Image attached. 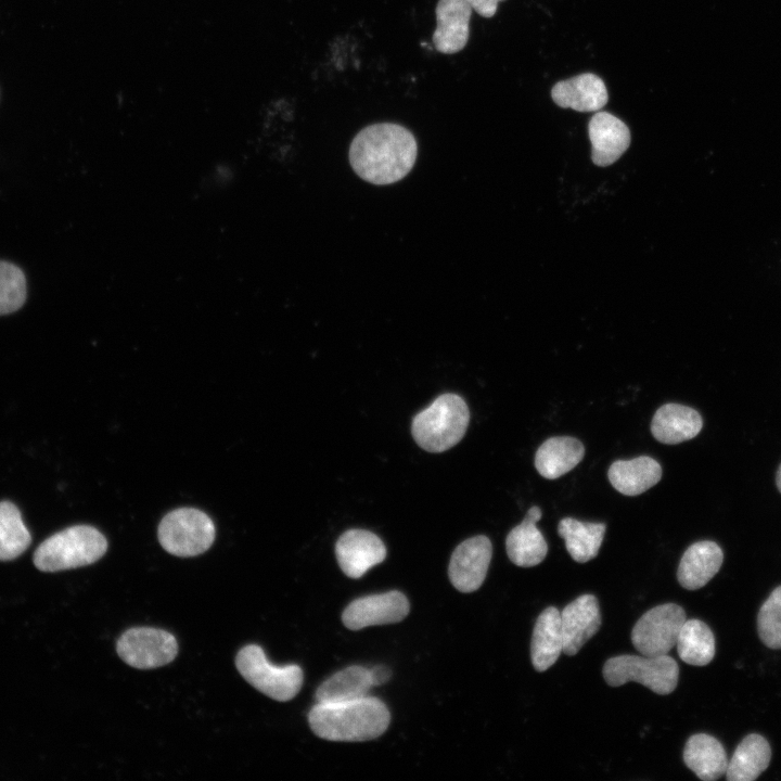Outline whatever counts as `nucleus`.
Segmentation results:
<instances>
[{
    "mask_svg": "<svg viewBox=\"0 0 781 781\" xmlns=\"http://www.w3.org/2000/svg\"><path fill=\"white\" fill-rule=\"evenodd\" d=\"M601 626L598 599L582 594L568 603L561 612L563 653L575 655L592 638Z\"/></svg>",
    "mask_w": 781,
    "mask_h": 781,
    "instance_id": "ddd939ff",
    "label": "nucleus"
},
{
    "mask_svg": "<svg viewBox=\"0 0 781 781\" xmlns=\"http://www.w3.org/2000/svg\"><path fill=\"white\" fill-rule=\"evenodd\" d=\"M369 670L373 687L387 682L392 676L390 669L383 665L374 666Z\"/></svg>",
    "mask_w": 781,
    "mask_h": 781,
    "instance_id": "2f4dec72",
    "label": "nucleus"
},
{
    "mask_svg": "<svg viewBox=\"0 0 781 781\" xmlns=\"http://www.w3.org/2000/svg\"><path fill=\"white\" fill-rule=\"evenodd\" d=\"M760 640L770 649H781V586L761 605L757 616Z\"/></svg>",
    "mask_w": 781,
    "mask_h": 781,
    "instance_id": "c756f323",
    "label": "nucleus"
},
{
    "mask_svg": "<svg viewBox=\"0 0 781 781\" xmlns=\"http://www.w3.org/2000/svg\"><path fill=\"white\" fill-rule=\"evenodd\" d=\"M30 542L31 536L20 510L12 502H0V561L20 556Z\"/></svg>",
    "mask_w": 781,
    "mask_h": 781,
    "instance_id": "cd10ccee",
    "label": "nucleus"
},
{
    "mask_svg": "<svg viewBox=\"0 0 781 781\" xmlns=\"http://www.w3.org/2000/svg\"><path fill=\"white\" fill-rule=\"evenodd\" d=\"M409 613L407 597L399 591L362 597L350 602L342 614L346 628L360 630L368 626L394 624Z\"/></svg>",
    "mask_w": 781,
    "mask_h": 781,
    "instance_id": "9d476101",
    "label": "nucleus"
},
{
    "mask_svg": "<svg viewBox=\"0 0 781 781\" xmlns=\"http://www.w3.org/2000/svg\"><path fill=\"white\" fill-rule=\"evenodd\" d=\"M702 426V417L695 409L669 402L654 413L651 432L660 443L676 445L694 438Z\"/></svg>",
    "mask_w": 781,
    "mask_h": 781,
    "instance_id": "a211bd4d",
    "label": "nucleus"
},
{
    "mask_svg": "<svg viewBox=\"0 0 781 781\" xmlns=\"http://www.w3.org/2000/svg\"><path fill=\"white\" fill-rule=\"evenodd\" d=\"M776 484L778 490L781 492V464L778 468L777 474H776Z\"/></svg>",
    "mask_w": 781,
    "mask_h": 781,
    "instance_id": "473e14b6",
    "label": "nucleus"
},
{
    "mask_svg": "<svg viewBox=\"0 0 781 781\" xmlns=\"http://www.w3.org/2000/svg\"><path fill=\"white\" fill-rule=\"evenodd\" d=\"M588 135L592 145V162L602 167L615 163L627 151L631 139L624 121L601 111L590 118Z\"/></svg>",
    "mask_w": 781,
    "mask_h": 781,
    "instance_id": "2eb2a0df",
    "label": "nucleus"
},
{
    "mask_svg": "<svg viewBox=\"0 0 781 781\" xmlns=\"http://www.w3.org/2000/svg\"><path fill=\"white\" fill-rule=\"evenodd\" d=\"M492 555L489 538L479 535L461 542L452 552L448 575L453 587L461 592L477 590L486 578Z\"/></svg>",
    "mask_w": 781,
    "mask_h": 781,
    "instance_id": "9b49d317",
    "label": "nucleus"
},
{
    "mask_svg": "<svg viewBox=\"0 0 781 781\" xmlns=\"http://www.w3.org/2000/svg\"><path fill=\"white\" fill-rule=\"evenodd\" d=\"M683 761L701 780L714 781L726 773L728 758L721 743L706 733L691 735L683 748Z\"/></svg>",
    "mask_w": 781,
    "mask_h": 781,
    "instance_id": "5701e85b",
    "label": "nucleus"
},
{
    "mask_svg": "<svg viewBox=\"0 0 781 781\" xmlns=\"http://www.w3.org/2000/svg\"><path fill=\"white\" fill-rule=\"evenodd\" d=\"M551 97L560 107L577 112H598L609 101L604 81L592 73L556 82L551 90Z\"/></svg>",
    "mask_w": 781,
    "mask_h": 781,
    "instance_id": "dca6fc26",
    "label": "nucleus"
},
{
    "mask_svg": "<svg viewBox=\"0 0 781 781\" xmlns=\"http://www.w3.org/2000/svg\"><path fill=\"white\" fill-rule=\"evenodd\" d=\"M541 515L542 512L539 507H532L523 522L513 527L507 536L505 550L508 556L517 566H536L547 555V542L536 526Z\"/></svg>",
    "mask_w": 781,
    "mask_h": 781,
    "instance_id": "f3484780",
    "label": "nucleus"
},
{
    "mask_svg": "<svg viewBox=\"0 0 781 781\" xmlns=\"http://www.w3.org/2000/svg\"><path fill=\"white\" fill-rule=\"evenodd\" d=\"M687 620L684 610L676 603H665L646 611L631 630V642L642 655L668 654Z\"/></svg>",
    "mask_w": 781,
    "mask_h": 781,
    "instance_id": "6e6552de",
    "label": "nucleus"
},
{
    "mask_svg": "<svg viewBox=\"0 0 781 781\" xmlns=\"http://www.w3.org/2000/svg\"><path fill=\"white\" fill-rule=\"evenodd\" d=\"M373 687L370 670L350 666L331 676L317 689L318 703L344 702L363 697Z\"/></svg>",
    "mask_w": 781,
    "mask_h": 781,
    "instance_id": "a878e982",
    "label": "nucleus"
},
{
    "mask_svg": "<svg viewBox=\"0 0 781 781\" xmlns=\"http://www.w3.org/2000/svg\"><path fill=\"white\" fill-rule=\"evenodd\" d=\"M106 538L89 525L65 528L47 538L34 553V564L42 572L86 566L104 555Z\"/></svg>",
    "mask_w": 781,
    "mask_h": 781,
    "instance_id": "7ed1b4c3",
    "label": "nucleus"
},
{
    "mask_svg": "<svg viewBox=\"0 0 781 781\" xmlns=\"http://www.w3.org/2000/svg\"><path fill=\"white\" fill-rule=\"evenodd\" d=\"M235 665L241 676L265 695L286 702L299 692L304 675L297 665L274 666L268 662L263 649L248 644L240 650Z\"/></svg>",
    "mask_w": 781,
    "mask_h": 781,
    "instance_id": "0eeeda50",
    "label": "nucleus"
},
{
    "mask_svg": "<svg viewBox=\"0 0 781 781\" xmlns=\"http://www.w3.org/2000/svg\"><path fill=\"white\" fill-rule=\"evenodd\" d=\"M722 561V550L716 542L697 541L684 551L678 566L677 579L684 589L697 590L718 573Z\"/></svg>",
    "mask_w": 781,
    "mask_h": 781,
    "instance_id": "6ab92c4d",
    "label": "nucleus"
},
{
    "mask_svg": "<svg viewBox=\"0 0 781 781\" xmlns=\"http://www.w3.org/2000/svg\"><path fill=\"white\" fill-rule=\"evenodd\" d=\"M612 486L625 496H638L662 478L660 463L651 457L640 456L613 462L607 472Z\"/></svg>",
    "mask_w": 781,
    "mask_h": 781,
    "instance_id": "412c9836",
    "label": "nucleus"
},
{
    "mask_svg": "<svg viewBox=\"0 0 781 781\" xmlns=\"http://www.w3.org/2000/svg\"><path fill=\"white\" fill-rule=\"evenodd\" d=\"M116 650L119 657L131 667L152 669L172 662L178 644L176 638L165 630L136 627L120 636Z\"/></svg>",
    "mask_w": 781,
    "mask_h": 781,
    "instance_id": "1a4fd4ad",
    "label": "nucleus"
},
{
    "mask_svg": "<svg viewBox=\"0 0 781 781\" xmlns=\"http://www.w3.org/2000/svg\"><path fill=\"white\" fill-rule=\"evenodd\" d=\"M418 154L413 133L395 123H376L362 128L349 146V162L363 180L379 185L405 178Z\"/></svg>",
    "mask_w": 781,
    "mask_h": 781,
    "instance_id": "f257e3e1",
    "label": "nucleus"
},
{
    "mask_svg": "<svg viewBox=\"0 0 781 781\" xmlns=\"http://www.w3.org/2000/svg\"><path fill=\"white\" fill-rule=\"evenodd\" d=\"M24 272L14 264L0 260V316L17 311L26 300Z\"/></svg>",
    "mask_w": 781,
    "mask_h": 781,
    "instance_id": "c85d7f7f",
    "label": "nucleus"
},
{
    "mask_svg": "<svg viewBox=\"0 0 781 781\" xmlns=\"http://www.w3.org/2000/svg\"><path fill=\"white\" fill-rule=\"evenodd\" d=\"M679 657L687 664L705 666L715 655V638L709 627L700 619H687L677 639Z\"/></svg>",
    "mask_w": 781,
    "mask_h": 781,
    "instance_id": "bb28decb",
    "label": "nucleus"
},
{
    "mask_svg": "<svg viewBox=\"0 0 781 781\" xmlns=\"http://www.w3.org/2000/svg\"><path fill=\"white\" fill-rule=\"evenodd\" d=\"M157 536L168 553L188 558L207 551L215 540L216 529L205 512L195 508H179L162 518Z\"/></svg>",
    "mask_w": 781,
    "mask_h": 781,
    "instance_id": "423d86ee",
    "label": "nucleus"
},
{
    "mask_svg": "<svg viewBox=\"0 0 781 781\" xmlns=\"http://www.w3.org/2000/svg\"><path fill=\"white\" fill-rule=\"evenodd\" d=\"M470 420L465 401L456 394H444L412 420L415 443L428 452H443L464 436Z\"/></svg>",
    "mask_w": 781,
    "mask_h": 781,
    "instance_id": "20e7f679",
    "label": "nucleus"
},
{
    "mask_svg": "<svg viewBox=\"0 0 781 781\" xmlns=\"http://www.w3.org/2000/svg\"><path fill=\"white\" fill-rule=\"evenodd\" d=\"M389 720L387 706L368 695L344 702L317 703L308 715L309 726L317 737L340 742L373 740L386 731Z\"/></svg>",
    "mask_w": 781,
    "mask_h": 781,
    "instance_id": "f03ea898",
    "label": "nucleus"
},
{
    "mask_svg": "<svg viewBox=\"0 0 781 781\" xmlns=\"http://www.w3.org/2000/svg\"><path fill=\"white\" fill-rule=\"evenodd\" d=\"M472 11L468 0H438L435 9L436 29L432 37L438 52L453 54L466 46Z\"/></svg>",
    "mask_w": 781,
    "mask_h": 781,
    "instance_id": "4468645a",
    "label": "nucleus"
},
{
    "mask_svg": "<svg viewBox=\"0 0 781 781\" xmlns=\"http://www.w3.org/2000/svg\"><path fill=\"white\" fill-rule=\"evenodd\" d=\"M335 554L346 576L360 578L372 566L384 561L386 548L375 534L364 529H349L337 539Z\"/></svg>",
    "mask_w": 781,
    "mask_h": 781,
    "instance_id": "f8f14e48",
    "label": "nucleus"
},
{
    "mask_svg": "<svg viewBox=\"0 0 781 781\" xmlns=\"http://www.w3.org/2000/svg\"><path fill=\"white\" fill-rule=\"evenodd\" d=\"M606 525L581 522L573 517L562 518L558 534L564 539L571 558L578 563L594 559L600 550Z\"/></svg>",
    "mask_w": 781,
    "mask_h": 781,
    "instance_id": "393cba45",
    "label": "nucleus"
},
{
    "mask_svg": "<svg viewBox=\"0 0 781 781\" xmlns=\"http://www.w3.org/2000/svg\"><path fill=\"white\" fill-rule=\"evenodd\" d=\"M770 759L768 741L759 734H748L728 761L726 778L729 781H753L768 767Z\"/></svg>",
    "mask_w": 781,
    "mask_h": 781,
    "instance_id": "b1692460",
    "label": "nucleus"
},
{
    "mask_svg": "<svg viewBox=\"0 0 781 781\" xmlns=\"http://www.w3.org/2000/svg\"><path fill=\"white\" fill-rule=\"evenodd\" d=\"M504 0H468L472 9L483 17H492L498 8V3Z\"/></svg>",
    "mask_w": 781,
    "mask_h": 781,
    "instance_id": "7c9ffc66",
    "label": "nucleus"
},
{
    "mask_svg": "<svg viewBox=\"0 0 781 781\" xmlns=\"http://www.w3.org/2000/svg\"><path fill=\"white\" fill-rule=\"evenodd\" d=\"M562 652L561 613L549 606L539 614L533 630L530 657L535 670L541 673L550 668Z\"/></svg>",
    "mask_w": 781,
    "mask_h": 781,
    "instance_id": "aec40b11",
    "label": "nucleus"
},
{
    "mask_svg": "<svg viewBox=\"0 0 781 781\" xmlns=\"http://www.w3.org/2000/svg\"><path fill=\"white\" fill-rule=\"evenodd\" d=\"M603 678L611 687L629 681L639 682L660 695L671 693L678 683L679 667L668 654L646 656L623 654L609 658L603 666Z\"/></svg>",
    "mask_w": 781,
    "mask_h": 781,
    "instance_id": "39448f33",
    "label": "nucleus"
},
{
    "mask_svg": "<svg viewBox=\"0 0 781 781\" xmlns=\"http://www.w3.org/2000/svg\"><path fill=\"white\" fill-rule=\"evenodd\" d=\"M585 447L574 437L554 436L545 440L535 454V466L547 479H555L573 470L584 458Z\"/></svg>",
    "mask_w": 781,
    "mask_h": 781,
    "instance_id": "4be33fe9",
    "label": "nucleus"
}]
</instances>
